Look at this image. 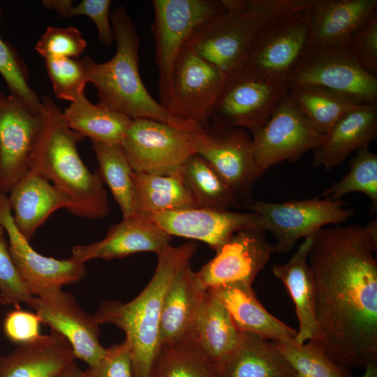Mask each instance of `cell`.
Here are the masks:
<instances>
[{"label": "cell", "mask_w": 377, "mask_h": 377, "mask_svg": "<svg viewBox=\"0 0 377 377\" xmlns=\"http://www.w3.org/2000/svg\"><path fill=\"white\" fill-rule=\"evenodd\" d=\"M362 377H377V362L368 363L364 367V372Z\"/></svg>", "instance_id": "7dc6e473"}, {"label": "cell", "mask_w": 377, "mask_h": 377, "mask_svg": "<svg viewBox=\"0 0 377 377\" xmlns=\"http://www.w3.org/2000/svg\"><path fill=\"white\" fill-rule=\"evenodd\" d=\"M8 200L13 222L30 241L38 228L55 211L70 207L68 198L32 169L9 191Z\"/></svg>", "instance_id": "7402d4cb"}, {"label": "cell", "mask_w": 377, "mask_h": 377, "mask_svg": "<svg viewBox=\"0 0 377 377\" xmlns=\"http://www.w3.org/2000/svg\"><path fill=\"white\" fill-rule=\"evenodd\" d=\"M110 21L117 47L113 57L103 63L89 56L80 59L88 82L97 89L98 103L132 119H150L183 131H202L174 117L146 89L139 71L140 38L126 9L114 8Z\"/></svg>", "instance_id": "3957f363"}, {"label": "cell", "mask_w": 377, "mask_h": 377, "mask_svg": "<svg viewBox=\"0 0 377 377\" xmlns=\"http://www.w3.org/2000/svg\"><path fill=\"white\" fill-rule=\"evenodd\" d=\"M31 309L40 323L61 334L71 345L76 358L88 366L98 362L107 348L99 341V323L84 311L75 297L61 289L43 297H34Z\"/></svg>", "instance_id": "2e32d148"}, {"label": "cell", "mask_w": 377, "mask_h": 377, "mask_svg": "<svg viewBox=\"0 0 377 377\" xmlns=\"http://www.w3.org/2000/svg\"><path fill=\"white\" fill-rule=\"evenodd\" d=\"M252 134L256 164L263 173L284 161H297L325 140L297 109L287 93L266 123Z\"/></svg>", "instance_id": "4fadbf2b"}, {"label": "cell", "mask_w": 377, "mask_h": 377, "mask_svg": "<svg viewBox=\"0 0 377 377\" xmlns=\"http://www.w3.org/2000/svg\"><path fill=\"white\" fill-rule=\"evenodd\" d=\"M308 8L270 18L254 40L243 70L273 82L286 83L307 47Z\"/></svg>", "instance_id": "9c48e42d"}, {"label": "cell", "mask_w": 377, "mask_h": 377, "mask_svg": "<svg viewBox=\"0 0 377 377\" xmlns=\"http://www.w3.org/2000/svg\"><path fill=\"white\" fill-rule=\"evenodd\" d=\"M68 126L91 142L121 144L131 122L128 116L91 103L84 95L63 112Z\"/></svg>", "instance_id": "4dcf8cb0"}, {"label": "cell", "mask_w": 377, "mask_h": 377, "mask_svg": "<svg viewBox=\"0 0 377 377\" xmlns=\"http://www.w3.org/2000/svg\"><path fill=\"white\" fill-rule=\"evenodd\" d=\"M376 249V219L324 227L312 237L317 334L310 341L343 367L377 362Z\"/></svg>", "instance_id": "6da1fadb"}, {"label": "cell", "mask_w": 377, "mask_h": 377, "mask_svg": "<svg viewBox=\"0 0 377 377\" xmlns=\"http://www.w3.org/2000/svg\"><path fill=\"white\" fill-rule=\"evenodd\" d=\"M54 95L71 103L84 95L88 79L80 59L59 57L45 59Z\"/></svg>", "instance_id": "ab89813d"}, {"label": "cell", "mask_w": 377, "mask_h": 377, "mask_svg": "<svg viewBox=\"0 0 377 377\" xmlns=\"http://www.w3.org/2000/svg\"><path fill=\"white\" fill-rule=\"evenodd\" d=\"M351 192L365 194L371 201V212H377V155L369 147L355 151L350 161V170L339 182L325 189L320 197L330 200H341Z\"/></svg>", "instance_id": "d590c367"}, {"label": "cell", "mask_w": 377, "mask_h": 377, "mask_svg": "<svg viewBox=\"0 0 377 377\" xmlns=\"http://www.w3.org/2000/svg\"><path fill=\"white\" fill-rule=\"evenodd\" d=\"M133 183L138 214L198 207L181 170L171 175L133 171Z\"/></svg>", "instance_id": "f546056e"}, {"label": "cell", "mask_w": 377, "mask_h": 377, "mask_svg": "<svg viewBox=\"0 0 377 377\" xmlns=\"http://www.w3.org/2000/svg\"><path fill=\"white\" fill-rule=\"evenodd\" d=\"M207 288L190 263L170 282L163 300L159 343H172L191 333Z\"/></svg>", "instance_id": "d4e9b609"}, {"label": "cell", "mask_w": 377, "mask_h": 377, "mask_svg": "<svg viewBox=\"0 0 377 377\" xmlns=\"http://www.w3.org/2000/svg\"><path fill=\"white\" fill-rule=\"evenodd\" d=\"M75 360L68 341L52 330L0 355V377H59Z\"/></svg>", "instance_id": "603a6c76"}, {"label": "cell", "mask_w": 377, "mask_h": 377, "mask_svg": "<svg viewBox=\"0 0 377 377\" xmlns=\"http://www.w3.org/2000/svg\"><path fill=\"white\" fill-rule=\"evenodd\" d=\"M41 114L17 97L0 91V194L7 195L31 169Z\"/></svg>", "instance_id": "e0dca14e"}, {"label": "cell", "mask_w": 377, "mask_h": 377, "mask_svg": "<svg viewBox=\"0 0 377 377\" xmlns=\"http://www.w3.org/2000/svg\"><path fill=\"white\" fill-rule=\"evenodd\" d=\"M196 153L240 200L251 195L263 175L254 157L252 139L244 128L209 126L197 133Z\"/></svg>", "instance_id": "9a60e30c"}, {"label": "cell", "mask_w": 377, "mask_h": 377, "mask_svg": "<svg viewBox=\"0 0 377 377\" xmlns=\"http://www.w3.org/2000/svg\"><path fill=\"white\" fill-rule=\"evenodd\" d=\"M344 46L366 71L377 75V10L353 31Z\"/></svg>", "instance_id": "7bdbcfd3"}, {"label": "cell", "mask_w": 377, "mask_h": 377, "mask_svg": "<svg viewBox=\"0 0 377 377\" xmlns=\"http://www.w3.org/2000/svg\"><path fill=\"white\" fill-rule=\"evenodd\" d=\"M87 47L81 32L75 27L49 26L36 44V51L45 59L68 57L78 59Z\"/></svg>", "instance_id": "60d3db41"}, {"label": "cell", "mask_w": 377, "mask_h": 377, "mask_svg": "<svg viewBox=\"0 0 377 377\" xmlns=\"http://www.w3.org/2000/svg\"><path fill=\"white\" fill-rule=\"evenodd\" d=\"M3 12L0 7V22ZM0 74L6 82L10 94L17 97L33 113L41 114L43 103L28 83V67L16 49L0 36Z\"/></svg>", "instance_id": "74e56055"}, {"label": "cell", "mask_w": 377, "mask_h": 377, "mask_svg": "<svg viewBox=\"0 0 377 377\" xmlns=\"http://www.w3.org/2000/svg\"><path fill=\"white\" fill-rule=\"evenodd\" d=\"M59 377H84V376L83 371L73 362L66 368Z\"/></svg>", "instance_id": "bcb514c9"}, {"label": "cell", "mask_w": 377, "mask_h": 377, "mask_svg": "<svg viewBox=\"0 0 377 377\" xmlns=\"http://www.w3.org/2000/svg\"><path fill=\"white\" fill-rule=\"evenodd\" d=\"M272 343L296 377H349L343 367L330 360L311 341L300 343L293 339Z\"/></svg>", "instance_id": "8d00e7d4"}, {"label": "cell", "mask_w": 377, "mask_h": 377, "mask_svg": "<svg viewBox=\"0 0 377 377\" xmlns=\"http://www.w3.org/2000/svg\"><path fill=\"white\" fill-rule=\"evenodd\" d=\"M197 247L193 242L168 246L157 254L155 272L138 295L126 303L103 302L94 315L99 324L115 325L125 333L132 377H151L160 348V318L165 293L175 276L190 263Z\"/></svg>", "instance_id": "277c9868"}, {"label": "cell", "mask_w": 377, "mask_h": 377, "mask_svg": "<svg viewBox=\"0 0 377 377\" xmlns=\"http://www.w3.org/2000/svg\"><path fill=\"white\" fill-rule=\"evenodd\" d=\"M216 377H296L272 341L244 333L235 350L216 367Z\"/></svg>", "instance_id": "f1b7e54d"}, {"label": "cell", "mask_w": 377, "mask_h": 377, "mask_svg": "<svg viewBox=\"0 0 377 377\" xmlns=\"http://www.w3.org/2000/svg\"><path fill=\"white\" fill-rule=\"evenodd\" d=\"M345 205L341 200L316 197L282 203L253 201L244 207L259 216L263 230L274 235L276 252L287 253L297 240L348 219L355 209L346 208Z\"/></svg>", "instance_id": "52a82bcc"}, {"label": "cell", "mask_w": 377, "mask_h": 377, "mask_svg": "<svg viewBox=\"0 0 377 377\" xmlns=\"http://www.w3.org/2000/svg\"><path fill=\"white\" fill-rule=\"evenodd\" d=\"M272 17L260 0H248L242 10H224L198 27L186 45L227 75L242 70L252 44Z\"/></svg>", "instance_id": "8992f818"}, {"label": "cell", "mask_w": 377, "mask_h": 377, "mask_svg": "<svg viewBox=\"0 0 377 377\" xmlns=\"http://www.w3.org/2000/svg\"><path fill=\"white\" fill-rule=\"evenodd\" d=\"M145 215L168 235L201 241L215 251L239 230H263L259 216L251 211L192 207Z\"/></svg>", "instance_id": "d6986e66"}, {"label": "cell", "mask_w": 377, "mask_h": 377, "mask_svg": "<svg viewBox=\"0 0 377 377\" xmlns=\"http://www.w3.org/2000/svg\"><path fill=\"white\" fill-rule=\"evenodd\" d=\"M151 377H216V367L191 333L160 346Z\"/></svg>", "instance_id": "836d02e7"}, {"label": "cell", "mask_w": 377, "mask_h": 377, "mask_svg": "<svg viewBox=\"0 0 377 377\" xmlns=\"http://www.w3.org/2000/svg\"><path fill=\"white\" fill-rule=\"evenodd\" d=\"M0 226L7 233L13 260L33 297H43L61 290L63 286L77 283L86 275L84 263L72 258L58 260L47 257L31 246L13 222L6 194H0Z\"/></svg>", "instance_id": "5bb4252c"}, {"label": "cell", "mask_w": 377, "mask_h": 377, "mask_svg": "<svg viewBox=\"0 0 377 377\" xmlns=\"http://www.w3.org/2000/svg\"><path fill=\"white\" fill-rule=\"evenodd\" d=\"M377 137V103L360 104L341 117L313 150V165L330 170Z\"/></svg>", "instance_id": "cb8c5ba5"}, {"label": "cell", "mask_w": 377, "mask_h": 377, "mask_svg": "<svg viewBox=\"0 0 377 377\" xmlns=\"http://www.w3.org/2000/svg\"><path fill=\"white\" fill-rule=\"evenodd\" d=\"M151 4L159 103L166 107L172 97L173 69L183 47L198 27L226 9L221 0H153Z\"/></svg>", "instance_id": "5b68a950"}, {"label": "cell", "mask_w": 377, "mask_h": 377, "mask_svg": "<svg viewBox=\"0 0 377 377\" xmlns=\"http://www.w3.org/2000/svg\"><path fill=\"white\" fill-rule=\"evenodd\" d=\"M171 240L172 236L147 215L137 214L112 226L103 239L75 246L71 258L84 263L92 259L120 258L140 252L158 254L170 245Z\"/></svg>", "instance_id": "ffe728a7"}, {"label": "cell", "mask_w": 377, "mask_h": 377, "mask_svg": "<svg viewBox=\"0 0 377 377\" xmlns=\"http://www.w3.org/2000/svg\"><path fill=\"white\" fill-rule=\"evenodd\" d=\"M227 76L191 46L185 45L175 64L172 97L166 109L181 120L202 130L207 128Z\"/></svg>", "instance_id": "8fae6325"}, {"label": "cell", "mask_w": 377, "mask_h": 377, "mask_svg": "<svg viewBox=\"0 0 377 377\" xmlns=\"http://www.w3.org/2000/svg\"><path fill=\"white\" fill-rule=\"evenodd\" d=\"M376 8L377 0H313L307 8L309 35L306 48L344 46Z\"/></svg>", "instance_id": "44dd1931"}, {"label": "cell", "mask_w": 377, "mask_h": 377, "mask_svg": "<svg viewBox=\"0 0 377 377\" xmlns=\"http://www.w3.org/2000/svg\"><path fill=\"white\" fill-rule=\"evenodd\" d=\"M91 147L99 165L98 174L111 191L123 219L137 214L133 170L121 144L92 142Z\"/></svg>", "instance_id": "d6a6232c"}, {"label": "cell", "mask_w": 377, "mask_h": 377, "mask_svg": "<svg viewBox=\"0 0 377 377\" xmlns=\"http://www.w3.org/2000/svg\"><path fill=\"white\" fill-rule=\"evenodd\" d=\"M181 172L198 207L229 209L239 206L238 197L197 153L184 163Z\"/></svg>", "instance_id": "e575fe53"}, {"label": "cell", "mask_w": 377, "mask_h": 377, "mask_svg": "<svg viewBox=\"0 0 377 377\" xmlns=\"http://www.w3.org/2000/svg\"><path fill=\"white\" fill-rule=\"evenodd\" d=\"M237 328L272 341L295 339L297 331L269 313L256 297L251 284L232 283L212 288Z\"/></svg>", "instance_id": "4316f807"}, {"label": "cell", "mask_w": 377, "mask_h": 377, "mask_svg": "<svg viewBox=\"0 0 377 377\" xmlns=\"http://www.w3.org/2000/svg\"><path fill=\"white\" fill-rule=\"evenodd\" d=\"M312 237L304 239L287 263L274 264L272 267L274 275L283 282L295 304L299 321L295 340L300 343L313 339L317 334L315 281L308 263Z\"/></svg>", "instance_id": "484cf974"}, {"label": "cell", "mask_w": 377, "mask_h": 377, "mask_svg": "<svg viewBox=\"0 0 377 377\" xmlns=\"http://www.w3.org/2000/svg\"><path fill=\"white\" fill-rule=\"evenodd\" d=\"M288 93L311 126L325 136L341 117L360 105L341 94L316 85L292 86Z\"/></svg>", "instance_id": "1f68e13d"}, {"label": "cell", "mask_w": 377, "mask_h": 377, "mask_svg": "<svg viewBox=\"0 0 377 377\" xmlns=\"http://www.w3.org/2000/svg\"><path fill=\"white\" fill-rule=\"evenodd\" d=\"M84 377H132L130 348L124 339L107 348L104 357L83 371Z\"/></svg>", "instance_id": "ee69618b"}, {"label": "cell", "mask_w": 377, "mask_h": 377, "mask_svg": "<svg viewBox=\"0 0 377 377\" xmlns=\"http://www.w3.org/2000/svg\"><path fill=\"white\" fill-rule=\"evenodd\" d=\"M288 87L316 85L359 104L377 103V77L366 71L345 46L306 48L289 74Z\"/></svg>", "instance_id": "ba28073f"}, {"label": "cell", "mask_w": 377, "mask_h": 377, "mask_svg": "<svg viewBox=\"0 0 377 377\" xmlns=\"http://www.w3.org/2000/svg\"><path fill=\"white\" fill-rule=\"evenodd\" d=\"M286 83L273 82L239 70L228 74L214 107V126L242 128L251 133L268 120L288 93Z\"/></svg>", "instance_id": "7c38bea8"}, {"label": "cell", "mask_w": 377, "mask_h": 377, "mask_svg": "<svg viewBox=\"0 0 377 377\" xmlns=\"http://www.w3.org/2000/svg\"><path fill=\"white\" fill-rule=\"evenodd\" d=\"M274 252L275 246L267 240L265 231L241 230L216 251L197 274L207 288L232 283L252 284Z\"/></svg>", "instance_id": "ac0fdd59"}, {"label": "cell", "mask_w": 377, "mask_h": 377, "mask_svg": "<svg viewBox=\"0 0 377 377\" xmlns=\"http://www.w3.org/2000/svg\"><path fill=\"white\" fill-rule=\"evenodd\" d=\"M40 323L36 313L19 307L6 314L3 322V330L10 341L19 344L27 343L40 336Z\"/></svg>", "instance_id": "f6af8a7d"}, {"label": "cell", "mask_w": 377, "mask_h": 377, "mask_svg": "<svg viewBox=\"0 0 377 377\" xmlns=\"http://www.w3.org/2000/svg\"><path fill=\"white\" fill-rule=\"evenodd\" d=\"M40 124L34 144L31 169L45 177L70 200L68 211L89 219L110 212L108 193L98 172L82 161L77 145L84 137L66 124L63 112L47 96L42 98Z\"/></svg>", "instance_id": "7a4b0ae2"}, {"label": "cell", "mask_w": 377, "mask_h": 377, "mask_svg": "<svg viewBox=\"0 0 377 377\" xmlns=\"http://www.w3.org/2000/svg\"><path fill=\"white\" fill-rule=\"evenodd\" d=\"M42 5L47 9L54 10L63 17L85 15L95 24L100 41L106 46L114 42V36L110 21V0H82L74 6L71 0H43Z\"/></svg>", "instance_id": "f35d334b"}, {"label": "cell", "mask_w": 377, "mask_h": 377, "mask_svg": "<svg viewBox=\"0 0 377 377\" xmlns=\"http://www.w3.org/2000/svg\"><path fill=\"white\" fill-rule=\"evenodd\" d=\"M0 226V303L3 305L31 304L34 297L29 293L13 260Z\"/></svg>", "instance_id": "b9f144b4"}, {"label": "cell", "mask_w": 377, "mask_h": 377, "mask_svg": "<svg viewBox=\"0 0 377 377\" xmlns=\"http://www.w3.org/2000/svg\"><path fill=\"white\" fill-rule=\"evenodd\" d=\"M191 333L215 367L235 350L244 336L212 288H207Z\"/></svg>", "instance_id": "83f0119b"}, {"label": "cell", "mask_w": 377, "mask_h": 377, "mask_svg": "<svg viewBox=\"0 0 377 377\" xmlns=\"http://www.w3.org/2000/svg\"><path fill=\"white\" fill-rule=\"evenodd\" d=\"M197 133L154 119H135L121 145L134 172L171 175L196 153Z\"/></svg>", "instance_id": "30bf717a"}]
</instances>
